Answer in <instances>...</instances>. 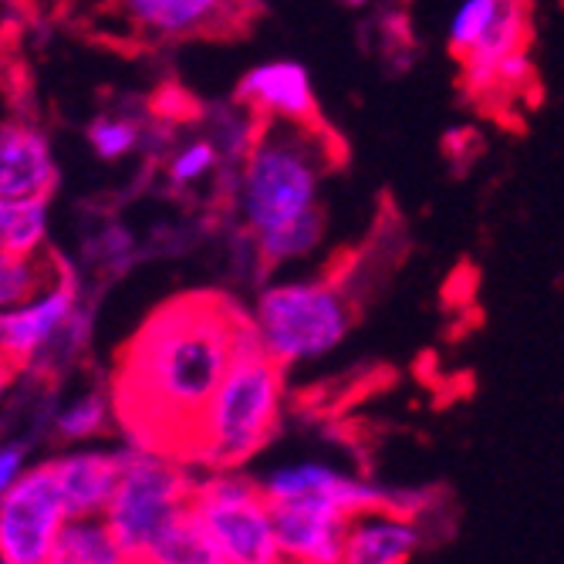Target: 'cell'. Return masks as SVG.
Listing matches in <instances>:
<instances>
[{
    "mask_svg": "<svg viewBox=\"0 0 564 564\" xmlns=\"http://www.w3.org/2000/svg\"><path fill=\"white\" fill-rule=\"evenodd\" d=\"M88 142H91V149L98 152L101 160L116 163V160H126L129 152L139 149L142 129L132 119H122V116H98L88 126Z\"/></svg>",
    "mask_w": 564,
    "mask_h": 564,
    "instance_id": "21",
    "label": "cell"
},
{
    "mask_svg": "<svg viewBox=\"0 0 564 564\" xmlns=\"http://www.w3.org/2000/svg\"><path fill=\"white\" fill-rule=\"evenodd\" d=\"M65 518H98L106 514L112 490L119 484L116 449H78L51 459Z\"/></svg>",
    "mask_w": 564,
    "mask_h": 564,
    "instance_id": "15",
    "label": "cell"
},
{
    "mask_svg": "<svg viewBox=\"0 0 564 564\" xmlns=\"http://www.w3.org/2000/svg\"><path fill=\"white\" fill-rule=\"evenodd\" d=\"M62 274L65 268L58 261V253H51L47 247L41 253H31V258L0 250V312H11V307L31 301L34 294L55 284Z\"/></svg>",
    "mask_w": 564,
    "mask_h": 564,
    "instance_id": "18",
    "label": "cell"
},
{
    "mask_svg": "<svg viewBox=\"0 0 564 564\" xmlns=\"http://www.w3.org/2000/svg\"><path fill=\"white\" fill-rule=\"evenodd\" d=\"M132 561L135 564H227L207 524H203L193 510V503L180 507L176 514L139 547Z\"/></svg>",
    "mask_w": 564,
    "mask_h": 564,
    "instance_id": "16",
    "label": "cell"
},
{
    "mask_svg": "<svg viewBox=\"0 0 564 564\" xmlns=\"http://www.w3.org/2000/svg\"><path fill=\"white\" fill-rule=\"evenodd\" d=\"M47 237V199H0V250L31 253L44 250Z\"/></svg>",
    "mask_w": 564,
    "mask_h": 564,
    "instance_id": "19",
    "label": "cell"
},
{
    "mask_svg": "<svg viewBox=\"0 0 564 564\" xmlns=\"http://www.w3.org/2000/svg\"><path fill=\"white\" fill-rule=\"evenodd\" d=\"M500 0H464V8L456 11L453 24H449V55L464 58L467 47L484 34V28L490 24L494 11Z\"/></svg>",
    "mask_w": 564,
    "mask_h": 564,
    "instance_id": "23",
    "label": "cell"
},
{
    "mask_svg": "<svg viewBox=\"0 0 564 564\" xmlns=\"http://www.w3.org/2000/svg\"><path fill=\"white\" fill-rule=\"evenodd\" d=\"M345 156V142L328 122H250V135L243 142L240 214L264 268L297 261L301 253L322 243L325 210L318 189Z\"/></svg>",
    "mask_w": 564,
    "mask_h": 564,
    "instance_id": "2",
    "label": "cell"
},
{
    "mask_svg": "<svg viewBox=\"0 0 564 564\" xmlns=\"http://www.w3.org/2000/svg\"><path fill=\"white\" fill-rule=\"evenodd\" d=\"M348 514L328 497L271 503V528L284 564H338Z\"/></svg>",
    "mask_w": 564,
    "mask_h": 564,
    "instance_id": "10",
    "label": "cell"
},
{
    "mask_svg": "<svg viewBox=\"0 0 564 564\" xmlns=\"http://www.w3.org/2000/svg\"><path fill=\"white\" fill-rule=\"evenodd\" d=\"M284 366L264 355L258 335L240 338L230 366L210 395L193 436L189 459L214 470H237L253 453H261L281 423Z\"/></svg>",
    "mask_w": 564,
    "mask_h": 564,
    "instance_id": "3",
    "label": "cell"
},
{
    "mask_svg": "<svg viewBox=\"0 0 564 564\" xmlns=\"http://www.w3.org/2000/svg\"><path fill=\"white\" fill-rule=\"evenodd\" d=\"M24 470H28V446L24 443L0 446V494H4L8 487H14Z\"/></svg>",
    "mask_w": 564,
    "mask_h": 564,
    "instance_id": "24",
    "label": "cell"
},
{
    "mask_svg": "<svg viewBox=\"0 0 564 564\" xmlns=\"http://www.w3.org/2000/svg\"><path fill=\"white\" fill-rule=\"evenodd\" d=\"M116 453H119V484L101 518H106L119 544L135 557L139 547L156 534L180 507L189 503L196 480L180 467V459L149 453L135 443Z\"/></svg>",
    "mask_w": 564,
    "mask_h": 564,
    "instance_id": "5",
    "label": "cell"
},
{
    "mask_svg": "<svg viewBox=\"0 0 564 564\" xmlns=\"http://www.w3.org/2000/svg\"><path fill=\"white\" fill-rule=\"evenodd\" d=\"M47 564H135L106 518H68L47 554Z\"/></svg>",
    "mask_w": 564,
    "mask_h": 564,
    "instance_id": "17",
    "label": "cell"
},
{
    "mask_svg": "<svg viewBox=\"0 0 564 564\" xmlns=\"http://www.w3.org/2000/svg\"><path fill=\"white\" fill-rule=\"evenodd\" d=\"M247 332V312L217 291L160 304L122 345L112 372L109 405L129 443L186 464L203 409Z\"/></svg>",
    "mask_w": 564,
    "mask_h": 564,
    "instance_id": "1",
    "label": "cell"
},
{
    "mask_svg": "<svg viewBox=\"0 0 564 564\" xmlns=\"http://www.w3.org/2000/svg\"><path fill=\"white\" fill-rule=\"evenodd\" d=\"M264 355L278 366L318 358L341 345L355 325L351 291L341 284V274L318 281H288L261 291L250 315Z\"/></svg>",
    "mask_w": 564,
    "mask_h": 564,
    "instance_id": "4",
    "label": "cell"
},
{
    "mask_svg": "<svg viewBox=\"0 0 564 564\" xmlns=\"http://www.w3.org/2000/svg\"><path fill=\"white\" fill-rule=\"evenodd\" d=\"M65 521L51 464L28 467L0 494V564H47Z\"/></svg>",
    "mask_w": 564,
    "mask_h": 564,
    "instance_id": "8",
    "label": "cell"
},
{
    "mask_svg": "<svg viewBox=\"0 0 564 564\" xmlns=\"http://www.w3.org/2000/svg\"><path fill=\"white\" fill-rule=\"evenodd\" d=\"M112 420V405L106 395H98V392H88V395H78L72 399L58 420H55V430L58 436L65 440H88V436H98L101 430L109 426Z\"/></svg>",
    "mask_w": 564,
    "mask_h": 564,
    "instance_id": "20",
    "label": "cell"
},
{
    "mask_svg": "<svg viewBox=\"0 0 564 564\" xmlns=\"http://www.w3.org/2000/svg\"><path fill=\"white\" fill-rule=\"evenodd\" d=\"M58 166L41 129L28 122L0 126V199H47Z\"/></svg>",
    "mask_w": 564,
    "mask_h": 564,
    "instance_id": "13",
    "label": "cell"
},
{
    "mask_svg": "<svg viewBox=\"0 0 564 564\" xmlns=\"http://www.w3.org/2000/svg\"><path fill=\"white\" fill-rule=\"evenodd\" d=\"M220 166V152L210 139H193L186 142L180 152H173L170 160V183L180 189V186H193L199 183L203 176H210L214 170Z\"/></svg>",
    "mask_w": 564,
    "mask_h": 564,
    "instance_id": "22",
    "label": "cell"
},
{
    "mask_svg": "<svg viewBox=\"0 0 564 564\" xmlns=\"http://www.w3.org/2000/svg\"><path fill=\"white\" fill-rule=\"evenodd\" d=\"M189 503L227 564H284L271 528V503L250 477L217 470L193 484Z\"/></svg>",
    "mask_w": 564,
    "mask_h": 564,
    "instance_id": "7",
    "label": "cell"
},
{
    "mask_svg": "<svg viewBox=\"0 0 564 564\" xmlns=\"http://www.w3.org/2000/svg\"><path fill=\"white\" fill-rule=\"evenodd\" d=\"M78 291L68 271L34 294L31 301L0 312V358L18 372L37 358H55L58 348H72L68 335L78 328Z\"/></svg>",
    "mask_w": 564,
    "mask_h": 564,
    "instance_id": "9",
    "label": "cell"
},
{
    "mask_svg": "<svg viewBox=\"0 0 564 564\" xmlns=\"http://www.w3.org/2000/svg\"><path fill=\"white\" fill-rule=\"evenodd\" d=\"M261 11V0H106L98 14L132 44L160 47L243 37Z\"/></svg>",
    "mask_w": 564,
    "mask_h": 564,
    "instance_id": "6",
    "label": "cell"
},
{
    "mask_svg": "<svg viewBox=\"0 0 564 564\" xmlns=\"http://www.w3.org/2000/svg\"><path fill=\"white\" fill-rule=\"evenodd\" d=\"M345 4H351V8H362V4H369V0H345Z\"/></svg>",
    "mask_w": 564,
    "mask_h": 564,
    "instance_id": "26",
    "label": "cell"
},
{
    "mask_svg": "<svg viewBox=\"0 0 564 564\" xmlns=\"http://www.w3.org/2000/svg\"><path fill=\"white\" fill-rule=\"evenodd\" d=\"M258 487H261L268 503H284V500H297V497H328L345 510L348 518L358 514V510H366V507L392 500L382 487L366 484L358 477H348V474H338L325 464L281 467V470L268 474Z\"/></svg>",
    "mask_w": 564,
    "mask_h": 564,
    "instance_id": "14",
    "label": "cell"
},
{
    "mask_svg": "<svg viewBox=\"0 0 564 564\" xmlns=\"http://www.w3.org/2000/svg\"><path fill=\"white\" fill-rule=\"evenodd\" d=\"M234 101L253 119H281V122H301V126H322L328 122L318 109V98L307 78L304 65L297 62H268L250 68Z\"/></svg>",
    "mask_w": 564,
    "mask_h": 564,
    "instance_id": "11",
    "label": "cell"
},
{
    "mask_svg": "<svg viewBox=\"0 0 564 564\" xmlns=\"http://www.w3.org/2000/svg\"><path fill=\"white\" fill-rule=\"evenodd\" d=\"M420 541L423 531L413 510L386 500L348 518L338 564H409L420 551Z\"/></svg>",
    "mask_w": 564,
    "mask_h": 564,
    "instance_id": "12",
    "label": "cell"
},
{
    "mask_svg": "<svg viewBox=\"0 0 564 564\" xmlns=\"http://www.w3.org/2000/svg\"><path fill=\"white\" fill-rule=\"evenodd\" d=\"M14 376V369L4 362V358H0V392H4V386H8V379Z\"/></svg>",
    "mask_w": 564,
    "mask_h": 564,
    "instance_id": "25",
    "label": "cell"
}]
</instances>
